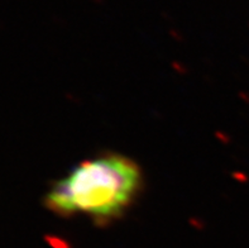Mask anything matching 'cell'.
<instances>
[{
	"mask_svg": "<svg viewBox=\"0 0 249 248\" xmlns=\"http://www.w3.org/2000/svg\"><path fill=\"white\" fill-rule=\"evenodd\" d=\"M142 184L141 169L132 158L101 154L84 161L54 182L44 204L60 217H85L101 226L123 217Z\"/></svg>",
	"mask_w": 249,
	"mask_h": 248,
	"instance_id": "6da1fadb",
	"label": "cell"
}]
</instances>
